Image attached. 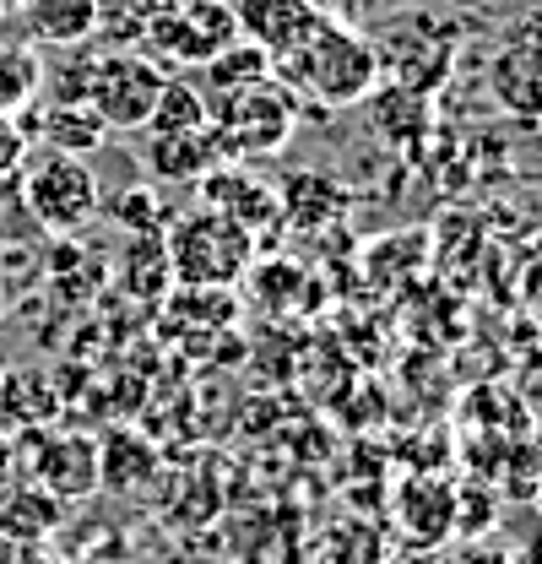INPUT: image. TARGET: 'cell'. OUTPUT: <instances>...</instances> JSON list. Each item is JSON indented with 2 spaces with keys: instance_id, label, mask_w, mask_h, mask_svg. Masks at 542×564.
Here are the masks:
<instances>
[{
  "instance_id": "cell-1",
  "label": "cell",
  "mask_w": 542,
  "mask_h": 564,
  "mask_svg": "<svg viewBox=\"0 0 542 564\" xmlns=\"http://www.w3.org/2000/svg\"><path fill=\"white\" fill-rule=\"evenodd\" d=\"M163 256L180 288H234L256 261V234L228 212L196 207L169 223Z\"/></svg>"
},
{
  "instance_id": "cell-2",
  "label": "cell",
  "mask_w": 542,
  "mask_h": 564,
  "mask_svg": "<svg viewBox=\"0 0 542 564\" xmlns=\"http://www.w3.org/2000/svg\"><path fill=\"white\" fill-rule=\"evenodd\" d=\"M17 180H22V207L44 234H76L98 212V174L87 169V158L44 147L39 158L28 152Z\"/></svg>"
},
{
  "instance_id": "cell-3",
  "label": "cell",
  "mask_w": 542,
  "mask_h": 564,
  "mask_svg": "<svg viewBox=\"0 0 542 564\" xmlns=\"http://www.w3.org/2000/svg\"><path fill=\"white\" fill-rule=\"evenodd\" d=\"M163 70L136 50H109V55H87V76H82V98L93 104V115L115 131H136L152 120V104L163 93Z\"/></svg>"
},
{
  "instance_id": "cell-4",
  "label": "cell",
  "mask_w": 542,
  "mask_h": 564,
  "mask_svg": "<svg viewBox=\"0 0 542 564\" xmlns=\"http://www.w3.org/2000/svg\"><path fill=\"white\" fill-rule=\"evenodd\" d=\"M299 55H304V70H293V82H304V87L321 93L326 104L364 98V93L375 87V76H380L375 44L358 39V33H347L342 22H326V17L310 28V39L299 44Z\"/></svg>"
},
{
  "instance_id": "cell-5",
  "label": "cell",
  "mask_w": 542,
  "mask_h": 564,
  "mask_svg": "<svg viewBox=\"0 0 542 564\" xmlns=\"http://www.w3.org/2000/svg\"><path fill=\"white\" fill-rule=\"evenodd\" d=\"M293 131V104L282 93V82H261V87H245L234 98H223V120H217V137L234 152H271L282 147Z\"/></svg>"
},
{
  "instance_id": "cell-6",
  "label": "cell",
  "mask_w": 542,
  "mask_h": 564,
  "mask_svg": "<svg viewBox=\"0 0 542 564\" xmlns=\"http://www.w3.org/2000/svg\"><path fill=\"white\" fill-rule=\"evenodd\" d=\"M234 33H239V22L223 0H163V11L152 17L158 50L180 55V61H212L217 50H228Z\"/></svg>"
},
{
  "instance_id": "cell-7",
  "label": "cell",
  "mask_w": 542,
  "mask_h": 564,
  "mask_svg": "<svg viewBox=\"0 0 542 564\" xmlns=\"http://www.w3.org/2000/svg\"><path fill=\"white\" fill-rule=\"evenodd\" d=\"M488 93L510 120L542 126V44L538 39H510L488 61Z\"/></svg>"
},
{
  "instance_id": "cell-8",
  "label": "cell",
  "mask_w": 542,
  "mask_h": 564,
  "mask_svg": "<svg viewBox=\"0 0 542 564\" xmlns=\"http://www.w3.org/2000/svg\"><path fill=\"white\" fill-rule=\"evenodd\" d=\"M22 28H28V44L82 50L104 28V0H28Z\"/></svg>"
},
{
  "instance_id": "cell-9",
  "label": "cell",
  "mask_w": 542,
  "mask_h": 564,
  "mask_svg": "<svg viewBox=\"0 0 542 564\" xmlns=\"http://www.w3.org/2000/svg\"><path fill=\"white\" fill-rule=\"evenodd\" d=\"M39 478L44 489H55L61 499H82L98 489V445L87 434H55L39 456Z\"/></svg>"
},
{
  "instance_id": "cell-10",
  "label": "cell",
  "mask_w": 542,
  "mask_h": 564,
  "mask_svg": "<svg viewBox=\"0 0 542 564\" xmlns=\"http://www.w3.org/2000/svg\"><path fill=\"white\" fill-rule=\"evenodd\" d=\"M228 147L217 137V126L191 131V137H152V169L169 180H206L212 169H223Z\"/></svg>"
},
{
  "instance_id": "cell-11",
  "label": "cell",
  "mask_w": 542,
  "mask_h": 564,
  "mask_svg": "<svg viewBox=\"0 0 542 564\" xmlns=\"http://www.w3.org/2000/svg\"><path fill=\"white\" fill-rule=\"evenodd\" d=\"M39 131H44V147L50 152H71V158H87L98 141H104V120L93 115L87 98H50V109L39 115Z\"/></svg>"
},
{
  "instance_id": "cell-12",
  "label": "cell",
  "mask_w": 542,
  "mask_h": 564,
  "mask_svg": "<svg viewBox=\"0 0 542 564\" xmlns=\"http://www.w3.org/2000/svg\"><path fill=\"white\" fill-rule=\"evenodd\" d=\"M206 207L228 212L234 223H245L256 234V223H267L277 212V196L267 191V180L245 174V169H212V185H206Z\"/></svg>"
},
{
  "instance_id": "cell-13",
  "label": "cell",
  "mask_w": 542,
  "mask_h": 564,
  "mask_svg": "<svg viewBox=\"0 0 542 564\" xmlns=\"http://www.w3.org/2000/svg\"><path fill=\"white\" fill-rule=\"evenodd\" d=\"M44 87V61L28 39L0 44V115H22Z\"/></svg>"
},
{
  "instance_id": "cell-14",
  "label": "cell",
  "mask_w": 542,
  "mask_h": 564,
  "mask_svg": "<svg viewBox=\"0 0 542 564\" xmlns=\"http://www.w3.org/2000/svg\"><path fill=\"white\" fill-rule=\"evenodd\" d=\"M206 126H212V109H206L202 93L191 82H163V93L152 104V120L141 131H152V137H191V131H206Z\"/></svg>"
},
{
  "instance_id": "cell-15",
  "label": "cell",
  "mask_w": 542,
  "mask_h": 564,
  "mask_svg": "<svg viewBox=\"0 0 542 564\" xmlns=\"http://www.w3.org/2000/svg\"><path fill=\"white\" fill-rule=\"evenodd\" d=\"M212 82L223 87V98H234V93H245V87H261L271 76V55L261 44H228V50H217L212 61Z\"/></svg>"
},
{
  "instance_id": "cell-16",
  "label": "cell",
  "mask_w": 542,
  "mask_h": 564,
  "mask_svg": "<svg viewBox=\"0 0 542 564\" xmlns=\"http://www.w3.org/2000/svg\"><path fill=\"white\" fill-rule=\"evenodd\" d=\"M28 152H33V147H28V131H22V120H17V115H0V185L22 174Z\"/></svg>"
},
{
  "instance_id": "cell-17",
  "label": "cell",
  "mask_w": 542,
  "mask_h": 564,
  "mask_svg": "<svg viewBox=\"0 0 542 564\" xmlns=\"http://www.w3.org/2000/svg\"><path fill=\"white\" fill-rule=\"evenodd\" d=\"M462 564H516V554L499 549V543H473V549L462 554Z\"/></svg>"
},
{
  "instance_id": "cell-18",
  "label": "cell",
  "mask_w": 542,
  "mask_h": 564,
  "mask_svg": "<svg viewBox=\"0 0 542 564\" xmlns=\"http://www.w3.org/2000/svg\"><path fill=\"white\" fill-rule=\"evenodd\" d=\"M516 39H538V44H542V0L527 11V17H521V22H516Z\"/></svg>"
},
{
  "instance_id": "cell-19",
  "label": "cell",
  "mask_w": 542,
  "mask_h": 564,
  "mask_svg": "<svg viewBox=\"0 0 542 564\" xmlns=\"http://www.w3.org/2000/svg\"><path fill=\"white\" fill-rule=\"evenodd\" d=\"M516 564H542V538H538V543H532V549H527V554H521Z\"/></svg>"
},
{
  "instance_id": "cell-20",
  "label": "cell",
  "mask_w": 542,
  "mask_h": 564,
  "mask_svg": "<svg viewBox=\"0 0 542 564\" xmlns=\"http://www.w3.org/2000/svg\"><path fill=\"white\" fill-rule=\"evenodd\" d=\"M22 6H28V0H0V11H22Z\"/></svg>"
},
{
  "instance_id": "cell-21",
  "label": "cell",
  "mask_w": 542,
  "mask_h": 564,
  "mask_svg": "<svg viewBox=\"0 0 542 564\" xmlns=\"http://www.w3.org/2000/svg\"><path fill=\"white\" fill-rule=\"evenodd\" d=\"M76 564H120V560H76Z\"/></svg>"
},
{
  "instance_id": "cell-22",
  "label": "cell",
  "mask_w": 542,
  "mask_h": 564,
  "mask_svg": "<svg viewBox=\"0 0 542 564\" xmlns=\"http://www.w3.org/2000/svg\"><path fill=\"white\" fill-rule=\"evenodd\" d=\"M0 17H6V11H0Z\"/></svg>"
}]
</instances>
